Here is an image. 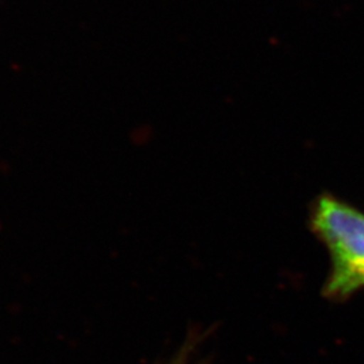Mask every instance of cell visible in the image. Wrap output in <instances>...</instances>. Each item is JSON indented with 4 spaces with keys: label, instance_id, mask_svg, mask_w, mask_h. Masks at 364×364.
<instances>
[{
    "label": "cell",
    "instance_id": "1",
    "mask_svg": "<svg viewBox=\"0 0 364 364\" xmlns=\"http://www.w3.org/2000/svg\"><path fill=\"white\" fill-rule=\"evenodd\" d=\"M311 224L331 258L323 294L346 301L364 289V212L323 195L313 205Z\"/></svg>",
    "mask_w": 364,
    "mask_h": 364
}]
</instances>
